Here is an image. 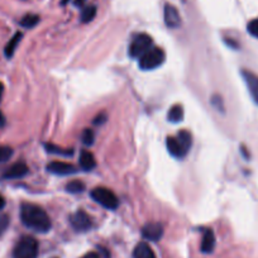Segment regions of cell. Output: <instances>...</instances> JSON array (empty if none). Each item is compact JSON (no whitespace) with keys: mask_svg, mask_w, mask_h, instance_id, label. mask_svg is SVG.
<instances>
[{"mask_svg":"<svg viewBox=\"0 0 258 258\" xmlns=\"http://www.w3.org/2000/svg\"><path fill=\"white\" fill-rule=\"evenodd\" d=\"M176 138H177L178 142L181 143L183 150H185L186 152H188V150H190L191 146H192V136H191V133L188 132V131L182 129V131H180V132L177 133Z\"/></svg>","mask_w":258,"mask_h":258,"instance_id":"cell-17","label":"cell"},{"mask_svg":"<svg viewBox=\"0 0 258 258\" xmlns=\"http://www.w3.org/2000/svg\"><path fill=\"white\" fill-rule=\"evenodd\" d=\"M85 190V183L81 182V181L75 180V181H71L66 185V191L71 194H79V192H83Z\"/></svg>","mask_w":258,"mask_h":258,"instance_id":"cell-21","label":"cell"},{"mask_svg":"<svg viewBox=\"0 0 258 258\" xmlns=\"http://www.w3.org/2000/svg\"><path fill=\"white\" fill-rule=\"evenodd\" d=\"M22 223L29 229L38 233H47L52 228L48 214L41 207L31 203H23L21 207Z\"/></svg>","mask_w":258,"mask_h":258,"instance_id":"cell-1","label":"cell"},{"mask_svg":"<svg viewBox=\"0 0 258 258\" xmlns=\"http://www.w3.org/2000/svg\"><path fill=\"white\" fill-rule=\"evenodd\" d=\"M163 18H165V23L168 28H178L181 26V17L176 7H173L172 4H165Z\"/></svg>","mask_w":258,"mask_h":258,"instance_id":"cell-7","label":"cell"},{"mask_svg":"<svg viewBox=\"0 0 258 258\" xmlns=\"http://www.w3.org/2000/svg\"><path fill=\"white\" fill-rule=\"evenodd\" d=\"M133 258H157L155 252L150 244L146 242H141L136 245L135 250H133Z\"/></svg>","mask_w":258,"mask_h":258,"instance_id":"cell-14","label":"cell"},{"mask_svg":"<svg viewBox=\"0 0 258 258\" xmlns=\"http://www.w3.org/2000/svg\"><path fill=\"white\" fill-rule=\"evenodd\" d=\"M215 248V235L214 232L212 229H207L203 234L202 239V245H200V249L203 253H212Z\"/></svg>","mask_w":258,"mask_h":258,"instance_id":"cell-13","label":"cell"},{"mask_svg":"<svg viewBox=\"0 0 258 258\" xmlns=\"http://www.w3.org/2000/svg\"><path fill=\"white\" fill-rule=\"evenodd\" d=\"M152 37L146 33H140L135 36L132 43L129 46V54L133 58H141L147 51L152 48Z\"/></svg>","mask_w":258,"mask_h":258,"instance_id":"cell-5","label":"cell"},{"mask_svg":"<svg viewBox=\"0 0 258 258\" xmlns=\"http://www.w3.org/2000/svg\"><path fill=\"white\" fill-rule=\"evenodd\" d=\"M39 245L36 238L24 235L13 249V258H37L38 257Z\"/></svg>","mask_w":258,"mask_h":258,"instance_id":"cell-2","label":"cell"},{"mask_svg":"<svg viewBox=\"0 0 258 258\" xmlns=\"http://www.w3.org/2000/svg\"><path fill=\"white\" fill-rule=\"evenodd\" d=\"M9 225V217L7 214H0V235H3Z\"/></svg>","mask_w":258,"mask_h":258,"instance_id":"cell-26","label":"cell"},{"mask_svg":"<svg viewBox=\"0 0 258 258\" xmlns=\"http://www.w3.org/2000/svg\"><path fill=\"white\" fill-rule=\"evenodd\" d=\"M94 138H95V135L91 129H85L83 132V142L85 143L86 146H91L94 143Z\"/></svg>","mask_w":258,"mask_h":258,"instance_id":"cell-23","label":"cell"},{"mask_svg":"<svg viewBox=\"0 0 258 258\" xmlns=\"http://www.w3.org/2000/svg\"><path fill=\"white\" fill-rule=\"evenodd\" d=\"M80 166L83 170L85 171H91L96 166L95 157L91 152L89 151H83L80 153Z\"/></svg>","mask_w":258,"mask_h":258,"instance_id":"cell-15","label":"cell"},{"mask_svg":"<svg viewBox=\"0 0 258 258\" xmlns=\"http://www.w3.org/2000/svg\"><path fill=\"white\" fill-rule=\"evenodd\" d=\"M96 16V7L95 6H89L86 8L83 9L81 12V22L84 23H89V22L93 21Z\"/></svg>","mask_w":258,"mask_h":258,"instance_id":"cell-19","label":"cell"},{"mask_svg":"<svg viewBox=\"0 0 258 258\" xmlns=\"http://www.w3.org/2000/svg\"><path fill=\"white\" fill-rule=\"evenodd\" d=\"M81 258H100L99 254L96 252H90V253H86L85 255H83Z\"/></svg>","mask_w":258,"mask_h":258,"instance_id":"cell-28","label":"cell"},{"mask_svg":"<svg viewBox=\"0 0 258 258\" xmlns=\"http://www.w3.org/2000/svg\"><path fill=\"white\" fill-rule=\"evenodd\" d=\"M242 75L243 79H244V83L245 85H247L250 96H252V99L254 100V103L258 104V76L249 73V71H243Z\"/></svg>","mask_w":258,"mask_h":258,"instance_id":"cell-10","label":"cell"},{"mask_svg":"<svg viewBox=\"0 0 258 258\" xmlns=\"http://www.w3.org/2000/svg\"><path fill=\"white\" fill-rule=\"evenodd\" d=\"M91 198L105 209L115 210L119 207L118 198L108 187H95L91 191Z\"/></svg>","mask_w":258,"mask_h":258,"instance_id":"cell-4","label":"cell"},{"mask_svg":"<svg viewBox=\"0 0 258 258\" xmlns=\"http://www.w3.org/2000/svg\"><path fill=\"white\" fill-rule=\"evenodd\" d=\"M142 235L151 242H158L163 235V227L160 223H147L142 228Z\"/></svg>","mask_w":258,"mask_h":258,"instance_id":"cell-8","label":"cell"},{"mask_svg":"<svg viewBox=\"0 0 258 258\" xmlns=\"http://www.w3.org/2000/svg\"><path fill=\"white\" fill-rule=\"evenodd\" d=\"M47 148V152H51V153H59V155H73V151H62V148L56 147V146H52V145H46Z\"/></svg>","mask_w":258,"mask_h":258,"instance_id":"cell-25","label":"cell"},{"mask_svg":"<svg viewBox=\"0 0 258 258\" xmlns=\"http://www.w3.org/2000/svg\"><path fill=\"white\" fill-rule=\"evenodd\" d=\"M13 156V150L7 146H0V162H6Z\"/></svg>","mask_w":258,"mask_h":258,"instance_id":"cell-22","label":"cell"},{"mask_svg":"<svg viewBox=\"0 0 258 258\" xmlns=\"http://www.w3.org/2000/svg\"><path fill=\"white\" fill-rule=\"evenodd\" d=\"M47 170L51 173H54V175H71V173H75L76 167L75 166L70 165L68 162H62V161H53V162L48 163L47 165Z\"/></svg>","mask_w":258,"mask_h":258,"instance_id":"cell-9","label":"cell"},{"mask_svg":"<svg viewBox=\"0 0 258 258\" xmlns=\"http://www.w3.org/2000/svg\"><path fill=\"white\" fill-rule=\"evenodd\" d=\"M4 125H6V116H4V114L0 111V128H3Z\"/></svg>","mask_w":258,"mask_h":258,"instance_id":"cell-29","label":"cell"},{"mask_svg":"<svg viewBox=\"0 0 258 258\" xmlns=\"http://www.w3.org/2000/svg\"><path fill=\"white\" fill-rule=\"evenodd\" d=\"M3 93H4V85L0 83V100H2V98H3Z\"/></svg>","mask_w":258,"mask_h":258,"instance_id":"cell-31","label":"cell"},{"mask_svg":"<svg viewBox=\"0 0 258 258\" xmlns=\"http://www.w3.org/2000/svg\"><path fill=\"white\" fill-rule=\"evenodd\" d=\"M27 172H28V166L24 162H17L7 170V172L4 173V178L12 180V178L23 177L24 175H27Z\"/></svg>","mask_w":258,"mask_h":258,"instance_id":"cell-11","label":"cell"},{"mask_svg":"<svg viewBox=\"0 0 258 258\" xmlns=\"http://www.w3.org/2000/svg\"><path fill=\"white\" fill-rule=\"evenodd\" d=\"M212 103L213 105L215 106V108L218 109V110H224V106H223V101H222V98H219V96H213L212 99Z\"/></svg>","mask_w":258,"mask_h":258,"instance_id":"cell-27","label":"cell"},{"mask_svg":"<svg viewBox=\"0 0 258 258\" xmlns=\"http://www.w3.org/2000/svg\"><path fill=\"white\" fill-rule=\"evenodd\" d=\"M4 207H6V199L0 195V210H3Z\"/></svg>","mask_w":258,"mask_h":258,"instance_id":"cell-30","label":"cell"},{"mask_svg":"<svg viewBox=\"0 0 258 258\" xmlns=\"http://www.w3.org/2000/svg\"><path fill=\"white\" fill-rule=\"evenodd\" d=\"M22 37H23V34H22L21 32H17V33L13 36V38L7 43L6 49H4V53H6V56L8 57V58H11V57L14 54V52H16V49L18 48V44L21 43Z\"/></svg>","mask_w":258,"mask_h":258,"instance_id":"cell-16","label":"cell"},{"mask_svg":"<svg viewBox=\"0 0 258 258\" xmlns=\"http://www.w3.org/2000/svg\"><path fill=\"white\" fill-rule=\"evenodd\" d=\"M39 22V17L36 14H27L23 17V19L21 21V26L24 28H33L34 26H37Z\"/></svg>","mask_w":258,"mask_h":258,"instance_id":"cell-20","label":"cell"},{"mask_svg":"<svg viewBox=\"0 0 258 258\" xmlns=\"http://www.w3.org/2000/svg\"><path fill=\"white\" fill-rule=\"evenodd\" d=\"M166 145H167V150L173 157L176 158H182L186 156V151L183 150V147L181 146V143L178 142V140L176 137H168L166 141Z\"/></svg>","mask_w":258,"mask_h":258,"instance_id":"cell-12","label":"cell"},{"mask_svg":"<svg viewBox=\"0 0 258 258\" xmlns=\"http://www.w3.org/2000/svg\"><path fill=\"white\" fill-rule=\"evenodd\" d=\"M168 121L171 123H180L183 119V108L181 105H173L168 111Z\"/></svg>","mask_w":258,"mask_h":258,"instance_id":"cell-18","label":"cell"},{"mask_svg":"<svg viewBox=\"0 0 258 258\" xmlns=\"http://www.w3.org/2000/svg\"><path fill=\"white\" fill-rule=\"evenodd\" d=\"M247 29H248V33H249L250 36L258 38V18L250 21L249 23H248Z\"/></svg>","mask_w":258,"mask_h":258,"instance_id":"cell-24","label":"cell"},{"mask_svg":"<svg viewBox=\"0 0 258 258\" xmlns=\"http://www.w3.org/2000/svg\"><path fill=\"white\" fill-rule=\"evenodd\" d=\"M70 222L76 232H88L93 227V220H91V218L85 212H83V210H78L75 214L71 215Z\"/></svg>","mask_w":258,"mask_h":258,"instance_id":"cell-6","label":"cell"},{"mask_svg":"<svg viewBox=\"0 0 258 258\" xmlns=\"http://www.w3.org/2000/svg\"><path fill=\"white\" fill-rule=\"evenodd\" d=\"M166 53L160 47H152L150 51L146 52L140 58V68L141 70L150 71L160 68L161 64L165 62Z\"/></svg>","mask_w":258,"mask_h":258,"instance_id":"cell-3","label":"cell"}]
</instances>
